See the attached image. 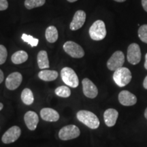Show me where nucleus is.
Returning <instances> with one entry per match:
<instances>
[{"instance_id":"nucleus-7","label":"nucleus","mask_w":147,"mask_h":147,"mask_svg":"<svg viewBox=\"0 0 147 147\" xmlns=\"http://www.w3.org/2000/svg\"><path fill=\"white\" fill-rule=\"evenodd\" d=\"M125 63V55L121 51L115 52L107 61L108 68L111 71H116L122 67Z\"/></svg>"},{"instance_id":"nucleus-13","label":"nucleus","mask_w":147,"mask_h":147,"mask_svg":"<svg viewBox=\"0 0 147 147\" xmlns=\"http://www.w3.org/2000/svg\"><path fill=\"white\" fill-rule=\"evenodd\" d=\"M119 101L123 106H131L136 104L137 97L131 92L124 90L119 93Z\"/></svg>"},{"instance_id":"nucleus-5","label":"nucleus","mask_w":147,"mask_h":147,"mask_svg":"<svg viewBox=\"0 0 147 147\" xmlns=\"http://www.w3.org/2000/svg\"><path fill=\"white\" fill-rule=\"evenodd\" d=\"M80 131L78 127L74 125H69L62 127L59 132V138L61 140H69L78 138Z\"/></svg>"},{"instance_id":"nucleus-3","label":"nucleus","mask_w":147,"mask_h":147,"mask_svg":"<svg viewBox=\"0 0 147 147\" xmlns=\"http://www.w3.org/2000/svg\"><path fill=\"white\" fill-rule=\"evenodd\" d=\"M89 36L92 40L100 41L105 38L106 29L104 22L101 20L95 21L89 29Z\"/></svg>"},{"instance_id":"nucleus-22","label":"nucleus","mask_w":147,"mask_h":147,"mask_svg":"<svg viewBox=\"0 0 147 147\" xmlns=\"http://www.w3.org/2000/svg\"><path fill=\"white\" fill-rule=\"evenodd\" d=\"M46 0H25V6L28 10L41 7L45 4Z\"/></svg>"},{"instance_id":"nucleus-23","label":"nucleus","mask_w":147,"mask_h":147,"mask_svg":"<svg viewBox=\"0 0 147 147\" xmlns=\"http://www.w3.org/2000/svg\"><path fill=\"white\" fill-rule=\"evenodd\" d=\"M55 93L59 97L66 98V97H69L70 96L71 90L68 87L61 86V87H59L55 89Z\"/></svg>"},{"instance_id":"nucleus-11","label":"nucleus","mask_w":147,"mask_h":147,"mask_svg":"<svg viewBox=\"0 0 147 147\" xmlns=\"http://www.w3.org/2000/svg\"><path fill=\"white\" fill-rule=\"evenodd\" d=\"M22 80H23V76L21 74L15 71V72L10 74L7 77L5 80V86L8 89L13 91L21 85Z\"/></svg>"},{"instance_id":"nucleus-29","label":"nucleus","mask_w":147,"mask_h":147,"mask_svg":"<svg viewBox=\"0 0 147 147\" xmlns=\"http://www.w3.org/2000/svg\"><path fill=\"white\" fill-rule=\"evenodd\" d=\"M3 79H4V75H3V72L0 69V84L3 81Z\"/></svg>"},{"instance_id":"nucleus-28","label":"nucleus","mask_w":147,"mask_h":147,"mask_svg":"<svg viewBox=\"0 0 147 147\" xmlns=\"http://www.w3.org/2000/svg\"><path fill=\"white\" fill-rule=\"evenodd\" d=\"M142 5L144 10L147 12V0H142Z\"/></svg>"},{"instance_id":"nucleus-20","label":"nucleus","mask_w":147,"mask_h":147,"mask_svg":"<svg viewBox=\"0 0 147 147\" xmlns=\"http://www.w3.org/2000/svg\"><path fill=\"white\" fill-rule=\"evenodd\" d=\"M46 39L50 43H54L57 40L59 34L58 31L55 26H49L45 32Z\"/></svg>"},{"instance_id":"nucleus-21","label":"nucleus","mask_w":147,"mask_h":147,"mask_svg":"<svg viewBox=\"0 0 147 147\" xmlns=\"http://www.w3.org/2000/svg\"><path fill=\"white\" fill-rule=\"evenodd\" d=\"M21 100L26 105H31L34 101V97L32 91L28 88H25L21 93Z\"/></svg>"},{"instance_id":"nucleus-35","label":"nucleus","mask_w":147,"mask_h":147,"mask_svg":"<svg viewBox=\"0 0 147 147\" xmlns=\"http://www.w3.org/2000/svg\"><path fill=\"white\" fill-rule=\"evenodd\" d=\"M67 1H69V2H71V3H73V2H75V1H78V0H67Z\"/></svg>"},{"instance_id":"nucleus-18","label":"nucleus","mask_w":147,"mask_h":147,"mask_svg":"<svg viewBox=\"0 0 147 147\" xmlns=\"http://www.w3.org/2000/svg\"><path fill=\"white\" fill-rule=\"evenodd\" d=\"M38 65L40 69H45L49 68V61L48 58V54L46 51H41L38 53L37 57Z\"/></svg>"},{"instance_id":"nucleus-4","label":"nucleus","mask_w":147,"mask_h":147,"mask_svg":"<svg viewBox=\"0 0 147 147\" xmlns=\"http://www.w3.org/2000/svg\"><path fill=\"white\" fill-rule=\"evenodd\" d=\"M61 76L64 83L69 87L76 88L79 84L78 76L74 70L68 67H65L61 71Z\"/></svg>"},{"instance_id":"nucleus-1","label":"nucleus","mask_w":147,"mask_h":147,"mask_svg":"<svg viewBox=\"0 0 147 147\" xmlns=\"http://www.w3.org/2000/svg\"><path fill=\"white\" fill-rule=\"evenodd\" d=\"M76 117L79 121L92 129H97L100 126V120L92 112L85 110H80L77 113Z\"/></svg>"},{"instance_id":"nucleus-8","label":"nucleus","mask_w":147,"mask_h":147,"mask_svg":"<svg viewBox=\"0 0 147 147\" xmlns=\"http://www.w3.org/2000/svg\"><path fill=\"white\" fill-rule=\"evenodd\" d=\"M141 51L140 46L136 43H132L128 47L127 58L129 63L136 65L141 60Z\"/></svg>"},{"instance_id":"nucleus-15","label":"nucleus","mask_w":147,"mask_h":147,"mask_svg":"<svg viewBox=\"0 0 147 147\" xmlns=\"http://www.w3.org/2000/svg\"><path fill=\"white\" fill-rule=\"evenodd\" d=\"M40 116L44 121L49 122H56L59 119L58 112L50 108H42L40 111Z\"/></svg>"},{"instance_id":"nucleus-9","label":"nucleus","mask_w":147,"mask_h":147,"mask_svg":"<svg viewBox=\"0 0 147 147\" xmlns=\"http://www.w3.org/2000/svg\"><path fill=\"white\" fill-rule=\"evenodd\" d=\"M21 130L19 127L13 126L8 129L3 134L1 138V140L4 144H10L17 140L18 138L21 136Z\"/></svg>"},{"instance_id":"nucleus-2","label":"nucleus","mask_w":147,"mask_h":147,"mask_svg":"<svg viewBox=\"0 0 147 147\" xmlns=\"http://www.w3.org/2000/svg\"><path fill=\"white\" fill-rule=\"evenodd\" d=\"M131 71L127 67H120L115 71L113 74V80L115 83L120 87L127 85L131 80Z\"/></svg>"},{"instance_id":"nucleus-27","label":"nucleus","mask_w":147,"mask_h":147,"mask_svg":"<svg viewBox=\"0 0 147 147\" xmlns=\"http://www.w3.org/2000/svg\"><path fill=\"white\" fill-rule=\"evenodd\" d=\"M8 8V1H7V0H0V11L5 10Z\"/></svg>"},{"instance_id":"nucleus-16","label":"nucleus","mask_w":147,"mask_h":147,"mask_svg":"<svg viewBox=\"0 0 147 147\" xmlns=\"http://www.w3.org/2000/svg\"><path fill=\"white\" fill-rule=\"evenodd\" d=\"M119 117V113L117 110L113 108H108L104 112V122L108 127H113L117 123Z\"/></svg>"},{"instance_id":"nucleus-24","label":"nucleus","mask_w":147,"mask_h":147,"mask_svg":"<svg viewBox=\"0 0 147 147\" xmlns=\"http://www.w3.org/2000/svg\"><path fill=\"white\" fill-rule=\"evenodd\" d=\"M21 39L25 42L28 43L32 47H37L38 45V42H39V40L34 38V37L30 36V35H27L26 34H23L22 35Z\"/></svg>"},{"instance_id":"nucleus-34","label":"nucleus","mask_w":147,"mask_h":147,"mask_svg":"<svg viewBox=\"0 0 147 147\" xmlns=\"http://www.w3.org/2000/svg\"><path fill=\"white\" fill-rule=\"evenodd\" d=\"M3 104H2V103L0 102V110H2V109H3Z\"/></svg>"},{"instance_id":"nucleus-10","label":"nucleus","mask_w":147,"mask_h":147,"mask_svg":"<svg viewBox=\"0 0 147 147\" xmlns=\"http://www.w3.org/2000/svg\"><path fill=\"white\" fill-rule=\"evenodd\" d=\"M83 93L87 97L93 99L98 94V89L95 84L89 78H84L82 81Z\"/></svg>"},{"instance_id":"nucleus-6","label":"nucleus","mask_w":147,"mask_h":147,"mask_svg":"<svg viewBox=\"0 0 147 147\" xmlns=\"http://www.w3.org/2000/svg\"><path fill=\"white\" fill-rule=\"evenodd\" d=\"M63 48L65 52L73 58H82L84 55L83 49L74 42H66L63 45Z\"/></svg>"},{"instance_id":"nucleus-12","label":"nucleus","mask_w":147,"mask_h":147,"mask_svg":"<svg viewBox=\"0 0 147 147\" xmlns=\"http://www.w3.org/2000/svg\"><path fill=\"white\" fill-rule=\"evenodd\" d=\"M85 12L81 10L76 11V13L74 14V16L72 21L69 25V28L72 31L78 30L83 26L84 23H85Z\"/></svg>"},{"instance_id":"nucleus-14","label":"nucleus","mask_w":147,"mask_h":147,"mask_svg":"<svg viewBox=\"0 0 147 147\" xmlns=\"http://www.w3.org/2000/svg\"><path fill=\"white\" fill-rule=\"evenodd\" d=\"M24 121L25 124L31 131H34L37 127L38 122H39V118L37 114L34 111H28L25 113L24 116Z\"/></svg>"},{"instance_id":"nucleus-32","label":"nucleus","mask_w":147,"mask_h":147,"mask_svg":"<svg viewBox=\"0 0 147 147\" xmlns=\"http://www.w3.org/2000/svg\"><path fill=\"white\" fill-rule=\"evenodd\" d=\"M114 1H117V2H119V3H121V2H124V1H125L126 0H114Z\"/></svg>"},{"instance_id":"nucleus-17","label":"nucleus","mask_w":147,"mask_h":147,"mask_svg":"<svg viewBox=\"0 0 147 147\" xmlns=\"http://www.w3.org/2000/svg\"><path fill=\"white\" fill-rule=\"evenodd\" d=\"M38 77L44 81H53L57 78L58 72L55 70H49L47 69L45 70L40 71L38 73Z\"/></svg>"},{"instance_id":"nucleus-26","label":"nucleus","mask_w":147,"mask_h":147,"mask_svg":"<svg viewBox=\"0 0 147 147\" xmlns=\"http://www.w3.org/2000/svg\"><path fill=\"white\" fill-rule=\"evenodd\" d=\"M8 57L7 49L3 45H0V65H2L5 62Z\"/></svg>"},{"instance_id":"nucleus-25","label":"nucleus","mask_w":147,"mask_h":147,"mask_svg":"<svg viewBox=\"0 0 147 147\" xmlns=\"http://www.w3.org/2000/svg\"><path fill=\"white\" fill-rule=\"evenodd\" d=\"M138 33L141 41L147 44V25H143L140 27Z\"/></svg>"},{"instance_id":"nucleus-30","label":"nucleus","mask_w":147,"mask_h":147,"mask_svg":"<svg viewBox=\"0 0 147 147\" xmlns=\"http://www.w3.org/2000/svg\"><path fill=\"white\" fill-rule=\"evenodd\" d=\"M143 87H144V89H147V76L145 77L144 81H143Z\"/></svg>"},{"instance_id":"nucleus-31","label":"nucleus","mask_w":147,"mask_h":147,"mask_svg":"<svg viewBox=\"0 0 147 147\" xmlns=\"http://www.w3.org/2000/svg\"><path fill=\"white\" fill-rule=\"evenodd\" d=\"M144 67L145 69H147V53L145 55V62H144Z\"/></svg>"},{"instance_id":"nucleus-19","label":"nucleus","mask_w":147,"mask_h":147,"mask_svg":"<svg viewBox=\"0 0 147 147\" xmlns=\"http://www.w3.org/2000/svg\"><path fill=\"white\" fill-rule=\"evenodd\" d=\"M28 59V54L24 51H18L12 55L11 60L12 63L18 65L25 62Z\"/></svg>"},{"instance_id":"nucleus-33","label":"nucleus","mask_w":147,"mask_h":147,"mask_svg":"<svg viewBox=\"0 0 147 147\" xmlns=\"http://www.w3.org/2000/svg\"><path fill=\"white\" fill-rule=\"evenodd\" d=\"M144 117H145V118L147 119V108H146V110H145V111H144Z\"/></svg>"}]
</instances>
